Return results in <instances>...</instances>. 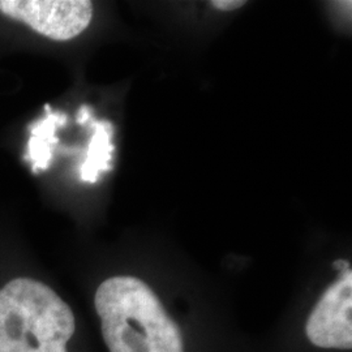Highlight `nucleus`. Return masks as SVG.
I'll use <instances>...</instances> for the list:
<instances>
[{
	"mask_svg": "<svg viewBox=\"0 0 352 352\" xmlns=\"http://www.w3.org/2000/svg\"><path fill=\"white\" fill-rule=\"evenodd\" d=\"M94 305L110 352H184L180 329L139 278L106 279Z\"/></svg>",
	"mask_w": 352,
	"mask_h": 352,
	"instance_id": "1",
	"label": "nucleus"
},
{
	"mask_svg": "<svg viewBox=\"0 0 352 352\" xmlns=\"http://www.w3.org/2000/svg\"><path fill=\"white\" fill-rule=\"evenodd\" d=\"M75 329L72 309L47 285L16 278L0 289V352H68Z\"/></svg>",
	"mask_w": 352,
	"mask_h": 352,
	"instance_id": "2",
	"label": "nucleus"
},
{
	"mask_svg": "<svg viewBox=\"0 0 352 352\" xmlns=\"http://www.w3.org/2000/svg\"><path fill=\"white\" fill-rule=\"evenodd\" d=\"M0 12L43 37L69 41L88 28L93 4L88 0H0Z\"/></svg>",
	"mask_w": 352,
	"mask_h": 352,
	"instance_id": "3",
	"label": "nucleus"
},
{
	"mask_svg": "<svg viewBox=\"0 0 352 352\" xmlns=\"http://www.w3.org/2000/svg\"><path fill=\"white\" fill-rule=\"evenodd\" d=\"M352 272L342 276L316 304L305 325V334L321 349H352Z\"/></svg>",
	"mask_w": 352,
	"mask_h": 352,
	"instance_id": "4",
	"label": "nucleus"
},
{
	"mask_svg": "<svg viewBox=\"0 0 352 352\" xmlns=\"http://www.w3.org/2000/svg\"><path fill=\"white\" fill-rule=\"evenodd\" d=\"M45 109L46 116L29 126L30 138L24 160L30 164L34 174L49 168L54 148L59 141L55 136L56 129L67 124L65 113L54 111L49 104H46Z\"/></svg>",
	"mask_w": 352,
	"mask_h": 352,
	"instance_id": "5",
	"label": "nucleus"
},
{
	"mask_svg": "<svg viewBox=\"0 0 352 352\" xmlns=\"http://www.w3.org/2000/svg\"><path fill=\"white\" fill-rule=\"evenodd\" d=\"M93 128L94 132L89 142L87 158L80 167V177L87 183H96L102 173L109 171L113 160V124L102 120L94 122Z\"/></svg>",
	"mask_w": 352,
	"mask_h": 352,
	"instance_id": "6",
	"label": "nucleus"
},
{
	"mask_svg": "<svg viewBox=\"0 0 352 352\" xmlns=\"http://www.w3.org/2000/svg\"><path fill=\"white\" fill-rule=\"evenodd\" d=\"M210 4L219 11L231 12V11L239 10L243 6H245V1L244 0H213Z\"/></svg>",
	"mask_w": 352,
	"mask_h": 352,
	"instance_id": "7",
	"label": "nucleus"
},
{
	"mask_svg": "<svg viewBox=\"0 0 352 352\" xmlns=\"http://www.w3.org/2000/svg\"><path fill=\"white\" fill-rule=\"evenodd\" d=\"M90 116H91L90 109L87 107V106H82V107L80 109V111H78V115H77V123L85 124L88 120H90Z\"/></svg>",
	"mask_w": 352,
	"mask_h": 352,
	"instance_id": "8",
	"label": "nucleus"
},
{
	"mask_svg": "<svg viewBox=\"0 0 352 352\" xmlns=\"http://www.w3.org/2000/svg\"><path fill=\"white\" fill-rule=\"evenodd\" d=\"M334 267L340 269V270H344V269L349 267V263L344 261V260H338L337 263H334Z\"/></svg>",
	"mask_w": 352,
	"mask_h": 352,
	"instance_id": "9",
	"label": "nucleus"
}]
</instances>
